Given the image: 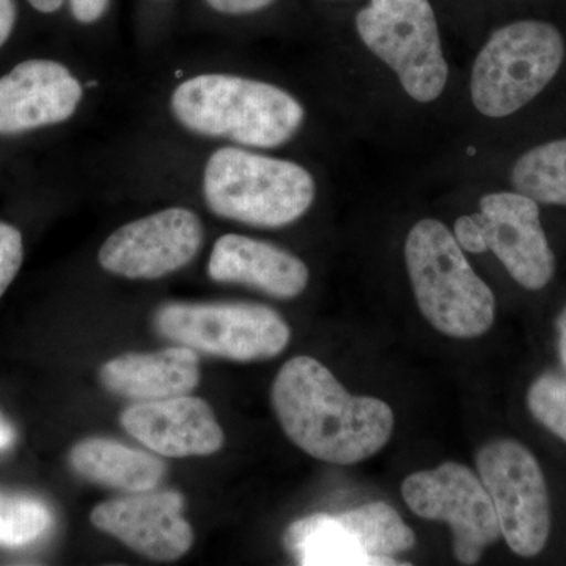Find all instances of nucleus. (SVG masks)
I'll list each match as a JSON object with an SVG mask.
<instances>
[{
	"instance_id": "nucleus-1",
	"label": "nucleus",
	"mask_w": 566,
	"mask_h": 566,
	"mask_svg": "<svg viewBox=\"0 0 566 566\" xmlns=\"http://www.w3.org/2000/svg\"><path fill=\"white\" fill-rule=\"evenodd\" d=\"M273 406L283 431L316 460L354 464L381 452L394 431L390 406L346 392L314 357L283 364L273 385Z\"/></svg>"
},
{
	"instance_id": "nucleus-2",
	"label": "nucleus",
	"mask_w": 566,
	"mask_h": 566,
	"mask_svg": "<svg viewBox=\"0 0 566 566\" xmlns=\"http://www.w3.org/2000/svg\"><path fill=\"white\" fill-rule=\"evenodd\" d=\"M170 107L188 132L255 148L281 147L300 132L305 117L289 92L232 74H200L181 82Z\"/></svg>"
},
{
	"instance_id": "nucleus-3",
	"label": "nucleus",
	"mask_w": 566,
	"mask_h": 566,
	"mask_svg": "<svg viewBox=\"0 0 566 566\" xmlns=\"http://www.w3.org/2000/svg\"><path fill=\"white\" fill-rule=\"evenodd\" d=\"M405 259L420 312L439 333L474 338L493 326L494 294L444 223L417 222L406 240Z\"/></svg>"
},
{
	"instance_id": "nucleus-4",
	"label": "nucleus",
	"mask_w": 566,
	"mask_h": 566,
	"mask_svg": "<svg viewBox=\"0 0 566 566\" xmlns=\"http://www.w3.org/2000/svg\"><path fill=\"white\" fill-rule=\"evenodd\" d=\"M315 180L300 164L223 147L208 158L203 197L216 216L279 229L303 218L315 200Z\"/></svg>"
},
{
	"instance_id": "nucleus-5",
	"label": "nucleus",
	"mask_w": 566,
	"mask_h": 566,
	"mask_svg": "<svg viewBox=\"0 0 566 566\" xmlns=\"http://www.w3.org/2000/svg\"><path fill=\"white\" fill-rule=\"evenodd\" d=\"M564 59V39L547 22L517 21L499 29L472 70L476 111L501 118L523 109L556 77Z\"/></svg>"
},
{
	"instance_id": "nucleus-6",
	"label": "nucleus",
	"mask_w": 566,
	"mask_h": 566,
	"mask_svg": "<svg viewBox=\"0 0 566 566\" xmlns=\"http://www.w3.org/2000/svg\"><path fill=\"white\" fill-rule=\"evenodd\" d=\"M356 28L365 46L395 71L412 99L430 103L444 92L449 65L428 0H370L357 14Z\"/></svg>"
},
{
	"instance_id": "nucleus-7",
	"label": "nucleus",
	"mask_w": 566,
	"mask_h": 566,
	"mask_svg": "<svg viewBox=\"0 0 566 566\" xmlns=\"http://www.w3.org/2000/svg\"><path fill=\"white\" fill-rule=\"evenodd\" d=\"M155 327L177 345L237 363L273 359L292 337L277 312L249 303L166 304L156 312Z\"/></svg>"
},
{
	"instance_id": "nucleus-8",
	"label": "nucleus",
	"mask_w": 566,
	"mask_h": 566,
	"mask_svg": "<svg viewBox=\"0 0 566 566\" xmlns=\"http://www.w3.org/2000/svg\"><path fill=\"white\" fill-rule=\"evenodd\" d=\"M476 469L513 553L521 557L542 553L549 538L551 506L535 457L520 442L501 439L480 450Z\"/></svg>"
},
{
	"instance_id": "nucleus-9",
	"label": "nucleus",
	"mask_w": 566,
	"mask_h": 566,
	"mask_svg": "<svg viewBox=\"0 0 566 566\" xmlns=\"http://www.w3.org/2000/svg\"><path fill=\"white\" fill-rule=\"evenodd\" d=\"M401 494L417 516L452 527L453 553L461 565H475L502 535L485 485L463 464L447 461L416 472L405 480Z\"/></svg>"
},
{
	"instance_id": "nucleus-10",
	"label": "nucleus",
	"mask_w": 566,
	"mask_h": 566,
	"mask_svg": "<svg viewBox=\"0 0 566 566\" xmlns=\"http://www.w3.org/2000/svg\"><path fill=\"white\" fill-rule=\"evenodd\" d=\"M202 244L199 216L172 207L115 230L99 249L98 262L118 277L155 281L191 263Z\"/></svg>"
},
{
	"instance_id": "nucleus-11",
	"label": "nucleus",
	"mask_w": 566,
	"mask_h": 566,
	"mask_svg": "<svg viewBox=\"0 0 566 566\" xmlns=\"http://www.w3.org/2000/svg\"><path fill=\"white\" fill-rule=\"evenodd\" d=\"M474 218L488 249L509 274L524 289H545L556 271V260L539 222L538 203L520 192L488 193Z\"/></svg>"
},
{
	"instance_id": "nucleus-12",
	"label": "nucleus",
	"mask_w": 566,
	"mask_h": 566,
	"mask_svg": "<svg viewBox=\"0 0 566 566\" xmlns=\"http://www.w3.org/2000/svg\"><path fill=\"white\" fill-rule=\"evenodd\" d=\"M185 499L175 491H144L93 509V526L140 556L172 562L191 549L193 531L182 517Z\"/></svg>"
},
{
	"instance_id": "nucleus-13",
	"label": "nucleus",
	"mask_w": 566,
	"mask_h": 566,
	"mask_svg": "<svg viewBox=\"0 0 566 566\" xmlns=\"http://www.w3.org/2000/svg\"><path fill=\"white\" fill-rule=\"evenodd\" d=\"M82 96L80 80L62 63L22 62L0 77V136L70 120Z\"/></svg>"
},
{
	"instance_id": "nucleus-14",
	"label": "nucleus",
	"mask_w": 566,
	"mask_h": 566,
	"mask_svg": "<svg viewBox=\"0 0 566 566\" xmlns=\"http://www.w3.org/2000/svg\"><path fill=\"white\" fill-rule=\"evenodd\" d=\"M122 427L151 452L166 458L208 457L223 446V431L202 398L139 401L120 416Z\"/></svg>"
},
{
	"instance_id": "nucleus-15",
	"label": "nucleus",
	"mask_w": 566,
	"mask_h": 566,
	"mask_svg": "<svg viewBox=\"0 0 566 566\" xmlns=\"http://www.w3.org/2000/svg\"><path fill=\"white\" fill-rule=\"evenodd\" d=\"M208 275L214 282L251 286L279 300L300 296L311 277L307 264L293 253L234 233L216 241Z\"/></svg>"
},
{
	"instance_id": "nucleus-16",
	"label": "nucleus",
	"mask_w": 566,
	"mask_h": 566,
	"mask_svg": "<svg viewBox=\"0 0 566 566\" xmlns=\"http://www.w3.org/2000/svg\"><path fill=\"white\" fill-rule=\"evenodd\" d=\"M99 379L111 394L139 401L181 397L200 381L196 349L172 346L158 353H129L111 359L99 370Z\"/></svg>"
},
{
	"instance_id": "nucleus-17",
	"label": "nucleus",
	"mask_w": 566,
	"mask_h": 566,
	"mask_svg": "<svg viewBox=\"0 0 566 566\" xmlns=\"http://www.w3.org/2000/svg\"><path fill=\"white\" fill-rule=\"evenodd\" d=\"M70 464L88 482L128 493L155 490L167 465L158 457L104 438H88L73 447Z\"/></svg>"
},
{
	"instance_id": "nucleus-18",
	"label": "nucleus",
	"mask_w": 566,
	"mask_h": 566,
	"mask_svg": "<svg viewBox=\"0 0 566 566\" xmlns=\"http://www.w3.org/2000/svg\"><path fill=\"white\" fill-rule=\"evenodd\" d=\"M286 551L303 566L376 565L337 516L316 513L297 520L283 536Z\"/></svg>"
},
{
	"instance_id": "nucleus-19",
	"label": "nucleus",
	"mask_w": 566,
	"mask_h": 566,
	"mask_svg": "<svg viewBox=\"0 0 566 566\" xmlns=\"http://www.w3.org/2000/svg\"><path fill=\"white\" fill-rule=\"evenodd\" d=\"M368 557L376 565H400L392 557L416 545V535L385 502H371L338 515Z\"/></svg>"
},
{
	"instance_id": "nucleus-20",
	"label": "nucleus",
	"mask_w": 566,
	"mask_h": 566,
	"mask_svg": "<svg viewBox=\"0 0 566 566\" xmlns=\"http://www.w3.org/2000/svg\"><path fill=\"white\" fill-rule=\"evenodd\" d=\"M512 185L536 203L566 207V139L524 153L513 167Z\"/></svg>"
},
{
	"instance_id": "nucleus-21",
	"label": "nucleus",
	"mask_w": 566,
	"mask_h": 566,
	"mask_svg": "<svg viewBox=\"0 0 566 566\" xmlns=\"http://www.w3.org/2000/svg\"><path fill=\"white\" fill-rule=\"evenodd\" d=\"M51 526V512L40 501L0 497V546L29 545Z\"/></svg>"
},
{
	"instance_id": "nucleus-22",
	"label": "nucleus",
	"mask_w": 566,
	"mask_h": 566,
	"mask_svg": "<svg viewBox=\"0 0 566 566\" xmlns=\"http://www.w3.org/2000/svg\"><path fill=\"white\" fill-rule=\"evenodd\" d=\"M527 405L539 423L566 442L565 379L554 375L539 376L528 389Z\"/></svg>"
},
{
	"instance_id": "nucleus-23",
	"label": "nucleus",
	"mask_w": 566,
	"mask_h": 566,
	"mask_svg": "<svg viewBox=\"0 0 566 566\" xmlns=\"http://www.w3.org/2000/svg\"><path fill=\"white\" fill-rule=\"evenodd\" d=\"M22 237L20 230L0 222V296L17 277L22 263Z\"/></svg>"
},
{
	"instance_id": "nucleus-24",
	"label": "nucleus",
	"mask_w": 566,
	"mask_h": 566,
	"mask_svg": "<svg viewBox=\"0 0 566 566\" xmlns=\"http://www.w3.org/2000/svg\"><path fill=\"white\" fill-rule=\"evenodd\" d=\"M453 237L461 249L471 253H483L488 251L485 237L476 223L474 216H461L455 222Z\"/></svg>"
},
{
	"instance_id": "nucleus-25",
	"label": "nucleus",
	"mask_w": 566,
	"mask_h": 566,
	"mask_svg": "<svg viewBox=\"0 0 566 566\" xmlns=\"http://www.w3.org/2000/svg\"><path fill=\"white\" fill-rule=\"evenodd\" d=\"M109 3L111 0H70V9L74 20L82 24H92L102 20L109 9Z\"/></svg>"
},
{
	"instance_id": "nucleus-26",
	"label": "nucleus",
	"mask_w": 566,
	"mask_h": 566,
	"mask_svg": "<svg viewBox=\"0 0 566 566\" xmlns=\"http://www.w3.org/2000/svg\"><path fill=\"white\" fill-rule=\"evenodd\" d=\"M275 0H207L212 10L223 14L255 13L273 6Z\"/></svg>"
},
{
	"instance_id": "nucleus-27",
	"label": "nucleus",
	"mask_w": 566,
	"mask_h": 566,
	"mask_svg": "<svg viewBox=\"0 0 566 566\" xmlns=\"http://www.w3.org/2000/svg\"><path fill=\"white\" fill-rule=\"evenodd\" d=\"M17 22V3L14 0H0V48L3 46Z\"/></svg>"
},
{
	"instance_id": "nucleus-28",
	"label": "nucleus",
	"mask_w": 566,
	"mask_h": 566,
	"mask_svg": "<svg viewBox=\"0 0 566 566\" xmlns=\"http://www.w3.org/2000/svg\"><path fill=\"white\" fill-rule=\"evenodd\" d=\"M557 329L558 333H560V338H558V353H560L562 364H564L566 370V307L565 311L562 312V315L558 316Z\"/></svg>"
},
{
	"instance_id": "nucleus-29",
	"label": "nucleus",
	"mask_w": 566,
	"mask_h": 566,
	"mask_svg": "<svg viewBox=\"0 0 566 566\" xmlns=\"http://www.w3.org/2000/svg\"><path fill=\"white\" fill-rule=\"evenodd\" d=\"M14 441V431L11 424L0 416V450L9 449Z\"/></svg>"
},
{
	"instance_id": "nucleus-30",
	"label": "nucleus",
	"mask_w": 566,
	"mask_h": 566,
	"mask_svg": "<svg viewBox=\"0 0 566 566\" xmlns=\"http://www.w3.org/2000/svg\"><path fill=\"white\" fill-rule=\"evenodd\" d=\"M65 0H29L33 9L39 10L40 13H54L63 6Z\"/></svg>"
}]
</instances>
